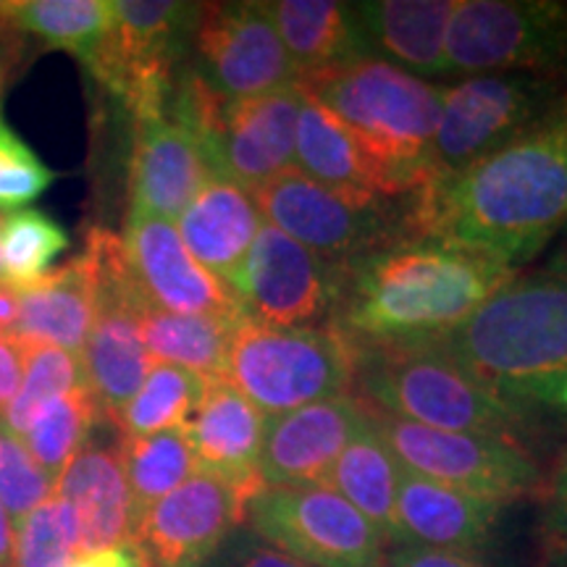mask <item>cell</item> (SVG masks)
Returning a JSON list of instances; mask_svg holds the SVG:
<instances>
[{"instance_id": "13", "label": "cell", "mask_w": 567, "mask_h": 567, "mask_svg": "<svg viewBox=\"0 0 567 567\" xmlns=\"http://www.w3.org/2000/svg\"><path fill=\"white\" fill-rule=\"evenodd\" d=\"M371 421L396 463L436 484L496 505L534 492L538 484L536 463L509 439L439 431L384 413L371 415Z\"/></svg>"}, {"instance_id": "40", "label": "cell", "mask_w": 567, "mask_h": 567, "mask_svg": "<svg viewBox=\"0 0 567 567\" xmlns=\"http://www.w3.org/2000/svg\"><path fill=\"white\" fill-rule=\"evenodd\" d=\"M544 549L555 567H567V460L551 478L544 509Z\"/></svg>"}, {"instance_id": "47", "label": "cell", "mask_w": 567, "mask_h": 567, "mask_svg": "<svg viewBox=\"0 0 567 567\" xmlns=\"http://www.w3.org/2000/svg\"><path fill=\"white\" fill-rule=\"evenodd\" d=\"M549 276H555V279L567 281V243H565L563 247H559V252L555 255V260H551Z\"/></svg>"}, {"instance_id": "45", "label": "cell", "mask_w": 567, "mask_h": 567, "mask_svg": "<svg viewBox=\"0 0 567 567\" xmlns=\"http://www.w3.org/2000/svg\"><path fill=\"white\" fill-rule=\"evenodd\" d=\"M0 567H17V534L3 505H0Z\"/></svg>"}, {"instance_id": "9", "label": "cell", "mask_w": 567, "mask_h": 567, "mask_svg": "<svg viewBox=\"0 0 567 567\" xmlns=\"http://www.w3.org/2000/svg\"><path fill=\"white\" fill-rule=\"evenodd\" d=\"M200 3L116 0L111 30L87 66L130 111L132 122L166 118L184 51L193 45Z\"/></svg>"}, {"instance_id": "29", "label": "cell", "mask_w": 567, "mask_h": 567, "mask_svg": "<svg viewBox=\"0 0 567 567\" xmlns=\"http://www.w3.org/2000/svg\"><path fill=\"white\" fill-rule=\"evenodd\" d=\"M237 318L182 316L145 305L140 334L153 363H168L210 381L226 379V354Z\"/></svg>"}, {"instance_id": "25", "label": "cell", "mask_w": 567, "mask_h": 567, "mask_svg": "<svg viewBox=\"0 0 567 567\" xmlns=\"http://www.w3.org/2000/svg\"><path fill=\"white\" fill-rule=\"evenodd\" d=\"M457 0H368L352 3L368 45L379 59L421 80L450 76L446 34Z\"/></svg>"}, {"instance_id": "6", "label": "cell", "mask_w": 567, "mask_h": 567, "mask_svg": "<svg viewBox=\"0 0 567 567\" xmlns=\"http://www.w3.org/2000/svg\"><path fill=\"white\" fill-rule=\"evenodd\" d=\"M266 224L337 271L400 243H415L408 197L352 195L289 168L252 193Z\"/></svg>"}, {"instance_id": "18", "label": "cell", "mask_w": 567, "mask_h": 567, "mask_svg": "<svg viewBox=\"0 0 567 567\" xmlns=\"http://www.w3.org/2000/svg\"><path fill=\"white\" fill-rule=\"evenodd\" d=\"M365 421L363 408L347 394L313 402L287 415L268 417L264 452H260L264 486H323L331 465Z\"/></svg>"}, {"instance_id": "24", "label": "cell", "mask_w": 567, "mask_h": 567, "mask_svg": "<svg viewBox=\"0 0 567 567\" xmlns=\"http://www.w3.org/2000/svg\"><path fill=\"white\" fill-rule=\"evenodd\" d=\"M97 316V268L84 250L66 266L53 268L34 287L19 289V316L11 339L48 344L80 354Z\"/></svg>"}, {"instance_id": "33", "label": "cell", "mask_w": 567, "mask_h": 567, "mask_svg": "<svg viewBox=\"0 0 567 567\" xmlns=\"http://www.w3.org/2000/svg\"><path fill=\"white\" fill-rule=\"evenodd\" d=\"M208 381L193 371L153 363L145 384L132 396V402L113 421L118 436H153L161 431L184 429L203 402Z\"/></svg>"}, {"instance_id": "12", "label": "cell", "mask_w": 567, "mask_h": 567, "mask_svg": "<svg viewBox=\"0 0 567 567\" xmlns=\"http://www.w3.org/2000/svg\"><path fill=\"white\" fill-rule=\"evenodd\" d=\"M245 520L284 555L308 567H381L384 536L350 502L326 486L264 488Z\"/></svg>"}, {"instance_id": "46", "label": "cell", "mask_w": 567, "mask_h": 567, "mask_svg": "<svg viewBox=\"0 0 567 567\" xmlns=\"http://www.w3.org/2000/svg\"><path fill=\"white\" fill-rule=\"evenodd\" d=\"M19 316V292L17 289L0 284V334L11 337L13 323Z\"/></svg>"}, {"instance_id": "14", "label": "cell", "mask_w": 567, "mask_h": 567, "mask_svg": "<svg viewBox=\"0 0 567 567\" xmlns=\"http://www.w3.org/2000/svg\"><path fill=\"white\" fill-rule=\"evenodd\" d=\"M195 74L226 101L271 95L297 84L295 63L266 3H200Z\"/></svg>"}, {"instance_id": "16", "label": "cell", "mask_w": 567, "mask_h": 567, "mask_svg": "<svg viewBox=\"0 0 567 567\" xmlns=\"http://www.w3.org/2000/svg\"><path fill=\"white\" fill-rule=\"evenodd\" d=\"M245 513L247 505L224 481L197 471L140 515L132 542L151 567H205Z\"/></svg>"}, {"instance_id": "27", "label": "cell", "mask_w": 567, "mask_h": 567, "mask_svg": "<svg viewBox=\"0 0 567 567\" xmlns=\"http://www.w3.org/2000/svg\"><path fill=\"white\" fill-rule=\"evenodd\" d=\"M295 168L331 189L389 197L379 172L352 132L310 95H305L297 118Z\"/></svg>"}, {"instance_id": "8", "label": "cell", "mask_w": 567, "mask_h": 567, "mask_svg": "<svg viewBox=\"0 0 567 567\" xmlns=\"http://www.w3.org/2000/svg\"><path fill=\"white\" fill-rule=\"evenodd\" d=\"M360 384L384 415L457 434L515 442L520 417L436 350L379 352L358 360Z\"/></svg>"}, {"instance_id": "34", "label": "cell", "mask_w": 567, "mask_h": 567, "mask_svg": "<svg viewBox=\"0 0 567 567\" xmlns=\"http://www.w3.org/2000/svg\"><path fill=\"white\" fill-rule=\"evenodd\" d=\"M66 250L69 231L48 213L13 210L0 218V276L17 292L45 279Z\"/></svg>"}, {"instance_id": "2", "label": "cell", "mask_w": 567, "mask_h": 567, "mask_svg": "<svg viewBox=\"0 0 567 567\" xmlns=\"http://www.w3.org/2000/svg\"><path fill=\"white\" fill-rule=\"evenodd\" d=\"M515 279V268L478 252L400 243L339 271L331 329L354 352L429 350Z\"/></svg>"}, {"instance_id": "3", "label": "cell", "mask_w": 567, "mask_h": 567, "mask_svg": "<svg viewBox=\"0 0 567 567\" xmlns=\"http://www.w3.org/2000/svg\"><path fill=\"white\" fill-rule=\"evenodd\" d=\"M446 354L520 417L567 431V281H509L484 308L429 347Z\"/></svg>"}, {"instance_id": "30", "label": "cell", "mask_w": 567, "mask_h": 567, "mask_svg": "<svg viewBox=\"0 0 567 567\" xmlns=\"http://www.w3.org/2000/svg\"><path fill=\"white\" fill-rule=\"evenodd\" d=\"M0 11L21 34L30 32L87 66L111 30L113 0H13L0 3Z\"/></svg>"}, {"instance_id": "19", "label": "cell", "mask_w": 567, "mask_h": 567, "mask_svg": "<svg viewBox=\"0 0 567 567\" xmlns=\"http://www.w3.org/2000/svg\"><path fill=\"white\" fill-rule=\"evenodd\" d=\"M266 429L268 417L226 379L205 386L203 402L184 425L197 471L224 481L245 505L266 488L260 481Z\"/></svg>"}, {"instance_id": "31", "label": "cell", "mask_w": 567, "mask_h": 567, "mask_svg": "<svg viewBox=\"0 0 567 567\" xmlns=\"http://www.w3.org/2000/svg\"><path fill=\"white\" fill-rule=\"evenodd\" d=\"M118 450L132 494L134 526L147 507L176 492L197 473L193 444L184 429L161 431L153 436H118Z\"/></svg>"}, {"instance_id": "21", "label": "cell", "mask_w": 567, "mask_h": 567, "mask_svg": "<svg viewBox=\"0 0 567 567\" xmlns=\"http://www.w3.org/2000/svg\"><path fill=\"white\" fill-rule=\"evenodd\" d=\"M502 505L436 484L400 465L396 476V536L415 547L465 551L484 547Z\"/></svg>"}, {"instance_id": "20", "label": "cell", "mask_w": 567, "mask_h": 567, "mask_svg": "<svg viewBox=\"0 0 567 567\" xmlns=\"http://www.w3.org/2000/svg\"><path fill=\"white\" fill-rule=\"evenodd\" d=\"M213 179L197 140L172 118L134 122L130 216L176 221Z\"/></svg>"}, {"instance_id": "28", "label": "cell", "mask_w": 567, "mask_h": 567, "mask_svg": "<svg viewBox=\"0 0 567 567\" xmlns=\"http://www.w3.org/2000/svg\"><path fill=\"white\" fill-rule=\"evenodd\" d=\"M396 476H400V463L368 415L363 429L352 436V442L331 465L323 486L350 502L360 515L379 528L381 536L400 542L394 513Z\"/></svg>"}, {"instance_id": "26", "label": "cell", "mask_w": 567, "mask_h": 567, "mask_svg": "<svg viewBox=\"0 0 567 567\" xmlns=\"http://www.w3.org/2000/svg\"><path fill=\"white\" fill-rule=\"evenodd\" d=\"M276 32L302 76L342 66L360 55H373L352 3L337 0H274L266 3Z\"/></svg>"}, {"instance_id": "17", "label": "cell", "mask_w": 567, "mask_h": 567, "mask_svg": "<svg viewBox=\"0 0 567 567\" xmlns=\"http://www.w3.org/2000/svg\"><path fill=\"white\" fill-rule=\"evenodd\" d=\"M122 245L134 287L151 308L182 316H243L237 295L197 264L172 221L130 216Z\"/></svg>"}, {"instance_id": "44", "label": "cell", "mask_w": 567, "mask_h": 567, "mask_svg": "<svg viewBox=\"0 0 567 567\" xmlns=\"http://www.w3.org/2000/svg\"><path fill=\"white\" fill-rule=\"evenodd\" d=\"M21 53H24V34L0 11V92H3L6 80L17 71Z\"/></svg>"}, {"instance_id": "5", "label": "cell", "mask_w": 567, "mask_h": 567, "mask_svg": "<svg viewBox=\"0 0 567 567\" xmlns=\"http://www.w3.org/2000/svg\"><path fill=\"white\" fill-rule=\"evenodd\" d=\"M302 101L300 84L247 101H226L189 69L176 80L166 116L197 140L213 176L252 195L274 176L295 168Z\"/></svg>"}, {"instance_id": "37", "label": "cell", "mask_w": 567, "mask_h": 567, "mask_svg": "<svg viewBox=\"0 0 567 567\" xmlns=\"http://www.w3.org/2000/svg\"><path fill=\"white\" fill-rule=\"evenodd\" d=\"M55 182L59 174L40 161L0 113V210H24Z\"/></svg>"}, {"instance_id": "36", "label": "cell", "mask_w": 567, "mask_h": 567, "mask_svg": "<svg viewBox=\"0 0 567 567\" xmlns=\"http://www.w3.org/2000/svg\"><path fill=\"white\" fill-rule=\"evenodd\" d=\"M17 530V567H69L82 555L80 520L55 494L27 515Z\"/></svg>"}, {"instance_id": "4", "label": "cell", "mask_w": 567, "mask_h": 567, "mask_svg": "<svg viewBox=\"0 0 567 567\" xmlns=\"http://www.w3.org/2000/svg\"><path fill=\"white\" fill-rule=\"evenodd\" d=\"M342 122L384 182L389 197H410L434 176L431 153L444 87L379 55L316 71L297 82Z\"/></svg>"}, {"instance_id": "32", "label": "cell", "mask_w": 567, "mask_h": 567, "mask_svg": "<svg viewBox=\"0 0 567 567\" xmlns=\"http://www.w3.org/2000/svg\"><path fill=\"white\" fill-rule=\"evenodd\" d=\"M101 421L103 415L97 410L95 396L87 384H82L48 402L32 421L30 431L21 436V444L51 481L53 492L71 460L76 457V452L82 450Z\"/></svg>"}, {"instance_id": "1", "label": "cell", "mask_w": 567, "mask_h": 567, "mask_svg": "<svg viewBox=\"0 0 567 567\" xmlns=\"http://www.w3.org/2000/svg\"><path fill=\"white\" fill-rule=\"evenodd\" d=\"M415 243L460 247L515 268L567 226V105L452 174L408 197Z\"/></svg>"}, {"instance_id": "22", "label": "cell", "mask_w": 567, "mask_h": 567, "mask_svg": "<svg viewBox=\"0 0 567 567\" xmlns=\"http://www.w3.org/2000/svg\"><path fill=\"white\" fill-rule=\"evenodd\" d=\"M53 494L71 505L80 520L82 555L132 542L134 507L118 442H97L92 431Z\"/></svg>"}, {"instance_id": "41", "label": "cell", "mask_w": 567, "mask_h": 567, "mask_svg": "<svg viewBox=\"0 0 567 567\" xmlns=\"http://www.w3.org/2000/svg\"><path fill=\"white\" fill-rule=\"evenodd\" d=\"M386 567H484L476 557L465 555V551L450 549H431L405 544L389 557Z\"/></svg>"}, {"instance_id": "15", "label": "cell", "mask_w": 567, "mask_h": 567, "mask_svg": "<svg viewBox=\"0 0 567 567\" xmlns=\"http://www.w3.org/2000/svg\"><path fill=\"white\" fill-rule=\"evenodd\" d=\"M339 271L266 224L247 252L237 300L243 316L271 329H318L331 318Z\"/></svg>"}, {"instance_id": "11", "label": "cell", "mask_w": 567, "mask_h": 567, "mask_svg": "<svg viewBox=\"0 0 567 567\" xmlns=\"http://www.w3.org/2000/svg\"><path fill=\"white\" fill-rule=\"evenodd\" d=\"M450 76L547 74L567 80V3L457 0L446 34Z\"/></svg>"}, {"instance_id": "39", "label": "cell", "mask_w": 567, "mask_h": 567, "mask_svg": "<svg viewBox=\"0 0 567 567\" xmlns=\"http://www.w3.org/2000/svg\"><path fill=\"white\" fill-rule=\"evenodd\" d=\"M205 567H308L297 563L295 557L284 555L281 549H276L274 544H268L266 538L247 530H234L226 538V544L216 551V557L210 559Z\"/></svg>"}, {"instance_id": "7", "label": "cell", "mask_w": 567, "mask_h": 567, "mask_svg": "<svg viewBox=\"0 0 567 567\" xmlns=\"http://www.w3.org/2000/svg\"><path fill=\"white\" fill-rule=\"evenodd\" d=\"M358 352L334 329H271L239 316L226 354V381L266 417L342 396Z\"/></svg>"}, {"instance_id": "23", "label": "cell", "mask_w": 567, "mask_h": 567, "mask_svg": "<svg viewBox=\"0 0 567 567\" xmlns=\"http://www.w3.org/2000/svg\"><path fill=\"white\" fill-rule=\"evenodd\" d=\"M260 226L264 216L252 195L218 176H213L176 218V231L189 255L234 295Z\"/></svg>"}, {"instance_id": "38", "label": "cell", "mask_w": 567, "mask_h": 567, "mask_svg": "<svg viewBox=\"0 0 567 567\" xmlns=\"http://www.w3.org/2000/svg\"><path fill=\"white\" fill-rule=\"evenodd\" d=\"M53 496V484L34 463L27 446L0 429V505L13 528Z\"/></svg>"}, {"instance_id": "42", "label": "cell", "mask_w": 567, "mask_h": 567, "mask_svg": "<svg viewBox=\"0 0 567 567\" xmlns=\"http://www.w3.org/2000/svg\"><path fill=\"white\" fill-rule=\"evenodd\" d=\"M24 375V347L17 339L0 334V417L17 396Z\"/></svg>"}, {"instance_id": "35", "label": "cell", "mask_w": 567, "mask_h": 567, "mask_svg": "<svg viewBox=\"0 0 567 567\" xmlns=\"http://www.w3.org/2000/svg\"><path fill=\"white\" fill-rule=\"evenodd\" d=\"M21 347H24V375H21L17 396H13L6 415L0 417V429L19 439V442L48 402L71 392V389L87 384L80 354L48 344Z\"/></svg>"}, {"instance_id": "10", "label": "cell", "mask_w": 567, "mask_h": 567, "mask_svg": "<svg viewBox=\"0 0 567 567\" xmlns=\"http://www.w3.org/2000/svg\"><path fill=\"white\" fill-rule=\"evenodd\" d=\"M567 105V80L476 74L444 87L431 166L452 174L547 124Z\"/></svg>"}, {"instance_id": "43", "label": "cell", "mask_w": 567, "mask_h": 567, "mask_svg": "<svg viewBox=\"0 0 567 567\" xmlns=\"http://www.w3.org/2000/svg\"><path fill=\"white\" fill-rule=\"evenodd\" d=\"M69 567H151L145 555L137 544H118V547L101 549V551H87L80 555Z\"/></svg>"}]
</instances>
